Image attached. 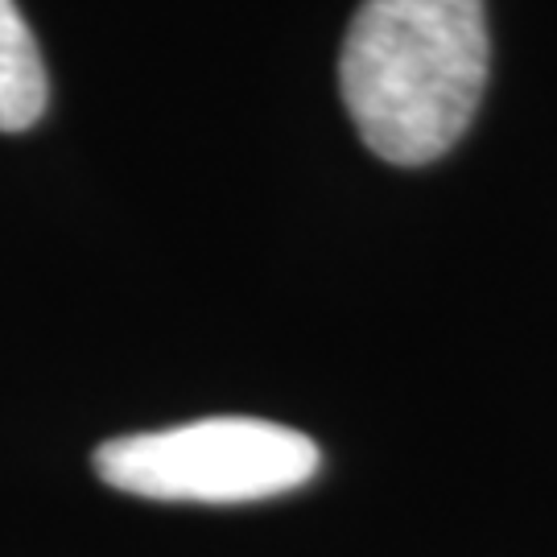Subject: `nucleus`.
<instances>
[{
    "instance_id": "1",
    "label": "nucleus",
    "mask_w": 557,
    "mask_h": 557,
    "mask_svg": "<svg viewBox=\"0 0 557 557\" xmlns=\"http://www.w3.org/2000/svg\"><path fill=\"white\" fill-rule=\"evenodd\" d=\"M487 62L483 0H363L338 54L343 103L372 153L425 165L471 128Z\"/></svg>"
},
{
    "instance_id": "3",
    "label": "nucleus",
    "mask_w": 557,
    "mask_h": 557,
    "mask_svg": "<svg viewBox=\"0 0 557 557\" xmlns=\"http://www.w3.org/2000/svg\"><path fill=\"white\" fill-rule=\"evenodd\" d=\"M46 66L13 0H0V133H21L46 112Z\"/></svg>"
},
{
    "instance_id": "2",
    "label": "nucleus",
    "mask_w": 557,
    "mask_h": 557,
    "mask_svg": "<svg viewBox=\"0 0 557 557\" xmlns=\"http://www.w3.org/2000/svg\"><path fill=\"white\" fill-rule=\"evenodd\" d=\"M319 446L277 421L202 418L103 442L91 467L128 496L165 504H248L319 475Z\"/></svg>"
}]
</instances>
